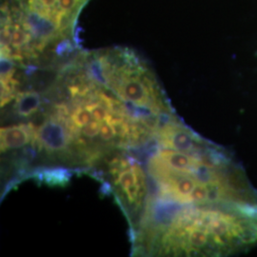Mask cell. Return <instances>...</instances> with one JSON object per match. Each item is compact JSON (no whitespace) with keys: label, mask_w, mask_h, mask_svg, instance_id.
Segmentation results:
<instances>
[{"label":"cell","mask_w":257,"mask_h":257,"mask_svg":"<svg viewBox=\"0 0 257 257\" xmlns=\"http://www.w3.org/2000/svg\"><path fill=\"white\" fill-rule=\"evenodd\" d=\"M91 0H1V57L34 71L79 50L78 19Z\"/></svg>","instance_id":"obj_1"},{"label":"cell","mask_w":257,"mask_h":257,"mask_svg":"<svg viewBox=\"0 0 257 257\" xmlns=\"http://www.w3.org/2000/svg\"><path fill=\"white\" fill-rule=\"evenodd\" d=\"M158 252L229 256L257 246V203L182 207L161 227Z\"/></svg>","instance_id":"obj_2"},{"label":"cell","mask_w":257,"mask_h":257,"mask_svg":"<svg viewBox=\"0 0 257 257\" xmlns=\"http://www.w3.org/2000/svg\"><path fill=\"white\" fill-rule=\"evenodd\" d=\"M37 147L48 155L64 156L74 145V137L64 113L54 109L52 114L35 128V141Z\"/></svg>","instance_id":"obj_3"},{"label":"cell","mask_w":257,"mask_h":257,"mask_svg":"<svg viewBox=\"0 0 257 257\" xmlns=\"http://www.w3.org/2000/svg\"><path fill=\"white\" fill-rule=\"evenodd\" d=\"M110 175L113 182L124 199L131 207H138L142 204L146 194L145 175L138 162L130 158L115 159L110 165Z\"/></svg>","instance_id":"obj_4"},{"label":"cell","mask_w":257,"mask_h":257,"mask_svg":"<svg viewBox=\"0 0 257 257\" xmlns=\"http://www.w3.org/2000/svg\"><path fill=\"white\" fill-rule=\"evenodd\" d=\"M35 141V127L32 124L7 126L0 130L1 152L25 147Z\"/></svg>","instance_id":"obj_5"},{"label":"cell","mask_w":257,"mask_h":257,"mask_svg":"<svg viewBox=\"0 0 257 257\" xmlns=\"http://www.w3.org/2000/svg\"><path fill=\"white\" fill-rule=\"evenodd\" d=\"M42 106V94L36 91L19 92L15 104L17 114L21 117H31Z\"/></svg>","instance_id":"obj_6"}]
</instances>
